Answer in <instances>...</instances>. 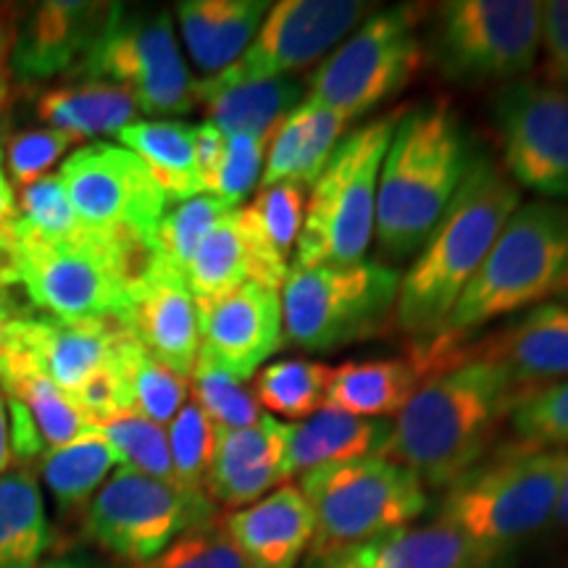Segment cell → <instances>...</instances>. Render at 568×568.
Listing matches in <instances>:
<instances>
[{"label": "cell", "instance_id": "1", "mask_svg": "<svg viewBox=\"0 0 568 568\" xmlns=\"http://www.w3.org/2000/svg\"><path fill=\"white\" fill-rule=\"evenodd\" d=\"M521 400L500 368L458 351L456 364L432 376L395 416L382 458L410 468L424 487L447 489L485 460Z\"/></svg>", "mask_w": 568, "mask_h": 568}, {"label": "cell", "instance_id": "2", "mask_svg": "<svg viewBox=\"0 0 568 568\" xmlns=\"http://www.w3.org/2000/svg\"><path fill=\"white\" fill-rule=\"evenodd\" d=\"M521 205V193L493 159L471 161L445 216L418 247V258L400 276L395 326L416 339H435L485 264L497 234Z\"/></svg>", "mask_w": 568, "mask_h": 568}, {"label": "cell", "instance_id": "3", "mask_svg": "<svg viewBox=\"0 0 568 568\" xmlns=\"http://www.w3.org/2000/svg\"><path fill=\"white\" fill-rule=\"evenodd\" d=\"M468 148L445 101L406 111L389 140L376 193L374 240L389 258L416 253L464 182Z\"/></svg>", "mask_w": 568, "mask_h": 568}, {"label": "cell", "instance_id": "4", "mask_svg": "<svg viewBox=\"0 0 568 568\" xmlns=\"http://www.w3.org/2000/svg\"><path fill=\"white\" fill-rule=\"evenodd\" d=\"M566 464L568 450L516 445L447 487L437 518L456 527L489 566L552 521Z\"/></svg>", "mask_w": 568, "mask_h": 568}, {"label": "cell", "instance_id": "5", "mask_svg": "<svg viewBox=\"0 0 568 568\" xmlns=\"http://www.w3.org/2000/svg\"><path fill=\"white\" fill-rule=\"evenodd\" d=\"M566 287L568 205L550 201L518 205L489 247L485 264L466 284L439 337L464 345L468 332L529 305H542Z\"/></svg>", "mask_w": 568, "mask_h": 568}, {"label": "cell", "instance_id": "6", "mask_svg": "<svg viewBox=\"0 0 568 568\" xmlns=\"http://www.w3.org/2000/svg\"><path fill=\"white\" fill-rule=\"evenodd\" d=\"M403 111H389L347 132L308 190L293 266L361 264L374 240L376 193L389 140Z\"/></svg>", "mask_w": 568, "mask_h": 568}, {"label": "cell", "instance_id": "7", "mask_svg": "<svg viewBox=\"0 0 568 568\" xmlns=\"http://www.w3.org/2000/svg\"><path fill=\"white\" fill-rule=\"evenodd\" d=\"M17 237L19 284L34 308L63 322H119L148 251L82 226L67 240Z\"/></svg>", "mask_w": 568, "mask_h": 568}, {"label": "cell", "instance_id": "8", "mask_svg": "<svg viewBox=\"0 0 568 568\" xmlns=\"http://www.w3.org/2000/svg\"><path fill=\"white\" fill-rule=\"evenodd\" d=\"M301 493L316 518L311 560L406 529L429 508L422 479L382 456L314 468Z\"/></svg>", "mask_w": 568, "mask_h": 568}, {"label": "cell", "instance_id": "9", "mask_svg": "<svg viewBox=\"0 0 568 568\" xmlns=\"http://www.w3.org/2000/svg\"><path fill=\"white\" fill-rule=\"evenodd\" d=\"M400 274L361 261L351 266H290L280 290L284 339L305 353L364 343L395 322Z\"/></svg>", "mask_w": 568, "mask_h": 568}, {"label": "cell", "instance_id": "10", "mask_svg": "<svg viewBox=\"0 0 568 568\" xmlns=\"http://www.w3.org/2000/svg\"><path fill=\"white\" fill-rule=\"evenodd\" d=\"M77 74L126 90L145 116H180L195 105V80L176 45L172 13L161 9L113 3Z\"/></svg>", "mask_w": 568, "mask_h": 568}, {"label": "cell", "instance_id": "11", "mask_svg": "<svg viewBox=\"0 0 568 568\" xmlns=\"http://www.w3.org/2000/svg\"><path fill=\"white\" fill-rule=\"evenodd\" d=\"M539 27L535 0H450L437 6L429 53L445 80L518 82L537 63Z\"/></svg>", "mask_w": 568, "mask_h": 568}, {"label": "cell", "instance_id": "12", "mask_svg": "<svg viewBox=\"0 0 568 568\" xmlns=\"http://www.w3.org/2000/svg\"><path fill=\"white\" fill-rule=\"evenodd\" d=\"M422 59L418 13L410 6L372 13L314 71L308 98L353 122L406 90Z\"/></svg>", "mask_w": 568, "mask_h": 568}, {"label": "cell", "instance_id": "13", "mask_svg": "<svg viewBox=\"0 0 568 568\" xmlns=\"http://www.w3.org/2000/svg\"><path fill=\"white\" fill-rule=\"evenodd\" d=\"M213 516L209 497H190L169 481L119 468L90 500L84 535L109 556L140 568Z\"/></svg>", "mask_w": 568, "mask_h": 568}, {"label": "cell", "instance_id": "14", "mask_svg": "<svg viewBox=\"0 0 568 568\" xmlns=\"http://www.w3.org/2000/svg\"><path fill=\"white\" fill-rule=\"evenodd\" d=\"M59 176L82 226L140 251H153L169 201L132 151L111 142H90L69 155Z\"/></svg>", "mask_w": 568, "mask_h": 568}, {"label": "cell", "instance_id": "15", "mask_svg": "<svg viewBox=\"0 0 568 568\" xmlns=\"http://www.w3.org/2000/svg\"><path fill=\"white\" fill-rule=\"evenodd\" d=\"M503 172L516 187L568 197V88L518 80L495 101Z\"/></svg>", "mask_w": 568, "mask_h": 568}, {"label": "cell", "instance_id": "16", "mask_svg": "<svg viewBox=\"0 0 568 568\" xmlns=\"http://www.w3.org/2000/svg\"><path fill=\"white\" fill-rule=\"evenodd\" d=\"M361 0H282L268 9L258 32L234 69L251 77H287L324 59L372 17Z\"/></svg>", "mask_w": 568, "mask_h": 568}, {"label": "cell", "instance_id": "17", "mask_svg": "<svg viewBox=\"0 0 568 568\" xmlns=\"http://www.w3.org/2000/svg\"><path fill=\"white\" fill-rule=\"evenodd\" d=\"M119 324L153 358L190 382L197 355H201V322H197V303L184 274L161 261L159 255H148L145 266L134 276L130 301L124 305Z\"/></svg>", "mask_w": 568, "mask_h": 568}, {"label": "cell", "instance_id": "18", "mask_svg": "<svg viewBox=\"0 0 568 568\" xmlns=\"http://www.w3.org/2000/svg\"><path fill=\"white\" fill-rule=\"evenodd\" d=\"M201 353L240 382L253 379L284 345L280 290L245 282L213 301L197 303Z\"/></svg>", "mask_w": 568, "mask_h": 568}, {"label": "cell", "instance_id": "19", "mask_svg": "<svg viewBox=\"0 0 568 568\" xmlns=\"http://www.w3.org/2000/svg\"><path fill=\"white\" fill-rule=\"evenodd\" d=\"M456 358L458 345L435 337L400 358L347 361L329 368L324 406L361 418L397 416L422 385L456 364Z\"/></svg>", "mask_w": 568, "mask_h": 568}, {"label": "cell", "instance_id": "20", "mask_svg": "<svg viewBox=\"0 0 568 568\" xmlns=\"http://www.w3.org/2000/svg\"><path fill=\"white\" fill-rule=\"evenodd\" d=\"M466 358L500 368L524 397L568 379V305L542 303L506 329L458 347Z\"/></svg>", "mask_w": 568, "mask_h": 568}, {"label": "cell", "instance_id": "21", "mask_svg": "<svg viewBox=\"0 0 568 568\" xmlns=\"http://www.w3.org/2000/svg\"><path fill=\"white\" fill-rule=\"evenodd\" d=\"M111 6L45 0L21 21L9 51V71L21 82H42L74 67L90 51Z\"/></svg>", "mask_w": 568, "mask_h": 568}, {"label": "cell", "instance_id": "22", "mask_svg": "<svg viewBox=\"0 0 568 568\" xmlns=\"http://www.w3.org/2000/svg\"><path fill=\"white\" fill-rule=\"evenodd\" d=\"M209 124L226 138H253L268 145L284 119L303 103V84L293 77H251L226 67L195 82Z\"/></svg>", "mask_w": 568, "mask_h": 568}, {"label": "cell", "instance_id": "23", "mask_svg": "<svg viewBox=\"0 0 568 568\" xmlns=\"http://www.w3.org/2000/svg\"><path fill=\"white\" fill-rule=\"evenodd\" d=\"M284 424L264 416L245 429H219L205 474V495L226 508H247L284 481Z\"/></svg>", "mask_w": 568, "mask_h": 568}, {"label": "cell", "instance_id": "24", "mask_svg": "<svg viewBox=\"0 0 568 568\" xmlns=\"http://www.w3.org/2000/svg\"><path fill=\"white\" fill-rule=\"evenodd\" d=\"M247 568H295L311 548L316 518L301 487L284 485L224 521Z\"/></svg>", "mask_w": 568, "mask_h": 568}, {"label": "cell", "instance_id": "25", "mask_svg": "<svg viewBox=\"0 0 568 568\" xmlns=\"http://www.w3.org/2000/svg\"><path fill=\"white\" fill-rule=\"evenodd\" d=\"M389 422L361 418L322 408L303 422L284 424V477L345 460L382 456L389 439Z\"/></svg>", "mask_w": 568, "mask_h": 568}, {"label": "cell", "instance_id": "26", "mask_svg": "<svg viewBox=\"0 0 568 568\" xmlns=\"http://www.w3.org/2000/svg\"><path fill=\"white\" fill-rule=\"evenodd\" d=\"M308 187L276 182L261 187L251 205H240L245 237L253 255V282L282 290L303 230Z\"/></svg>", "mask_w": 568, "mask_h": 568}, {"label": "cell", "instance_id": "27", "mask_svg": "<svg viewBox=\"0 0 568 568\" xmlns=\"http://www.w3.org/2000/svg\"><path fill=\"white\" fill-rule=\"evenodd\" d=\"M268 9L272 3L266 0H184L176 6L182 38L195 67L213 77L243 59Z\"/></svg>", "mask_w": 568, "mask_h": 568}, {"label": "cell", "instance_id": "28", "mask_svg": "<svg viewBox=\"0 0 568 568\" xmlns=\"http://www.w3.org/2000/svg\"><path fill=\"white\" fill-rule=\"evenodd\" d=\"M197 126L184 122H132L116 134L122 148L132 151L166 195L169 205L205 195L195 161Z\"/></svg>", "mask_w": 568, "mask_h": 568}, {"label": "cell", "instance_id": "29", "mask_svg": "<svg viewBox=\"0 0 568 568\" xmlns=\"http://www.w3.org/2000/svg\"><path fill=\"white\" fill-rule=\"evenodd\" d=\"M353 550L368 568H487L477 548L443 518L389 531Z\"/></svg>", "mask_w": 568, "mask_h": 568}, {"label": "cell", "instance_id": "30", "mask_svg": "<svg viewBox=\"0 0 568 568\" xmlns=\"http://www.w3.org/2000/svg\"><path fill=\"white\" fill-rule=\"evenodd\" d=\"M51 542V524L38 477L13 468L0 477V568H40Z\"/></svg>", "mask_w": 568, "mask_h": 568}, {"label": "cell", "instance_id": "31", "mask_svg": "<svg viewBox=\"0 0 568 568\" xmlns=\"http://www.w3.org/2000/svg\"><path fill=\"white\" fill-rule=\"evenodd\" d=\"M38 113L48 130L71 134L74 140L98 138V134H119L134 122L132 95L111 84L84 82L77 88H59L45 92L38 103Z\"/></svg>", "mask_w": 568, "mask_h": 568}, {"label": "cell", "instance_id": "32", "mask_svg": "<svg viewBox=\"0 0 568 568\" xmlns=\"http://www.w3.org/2000/svg\"><path fill=\"white\" fill-rule=\"evenodd\" d=\"M113 466H119L116 453L105 443L98 426L84 432L74 443L48 450L40 458L42 481L61 510L88 506L98 489L105 485Z\"/></svg>", "mask_w": 568, "mask_h": 568}, {"label": "cell", "instance_id": "33", "mask_svg": "<svg viewBox=\"0 0 568 568\" xmlns=\"http://www.w3.org/2000/svg\"><path fill=\"white\" fill-rule=\"evenodd\" d=\"M184 280L195 303L213 301L237 290L240 284L253 282V255L240 209L226 213L209 232L190 261Z\"/></svg>", "mask_w": 568, "mask_h": 568}, {"label": "cell", "instance_id": "34", "mask_svg": "<svg viewBox=\"0 0 568 568\" xmlns=\"http://www.w3.org/2000/svg\"><path fill=\"white\" fill-rule=\"evenodd\" d=\"M116 366L122 372L134 414L159 426L172 424L187 400V379L153 358L126 329L116 345Z\"/></svg>", "mask_w": 568, "mask_h": 568}, {"label": "cell", "instance_id": "35", "mask_svg": "<svg viewBox=\"0 0 568 568\" xmlns=\"http://www.w3.org/2000/svg\"><path fill=\"white\" fill-rule=\"evenodd\" d=\"M326 379H329V366L316 361H274L255 374L251 393L258 408L295 424L324 408Z\"/></svg>", "mask_w": 568, "mask_h": 568}, {"label": "cell", "instance_id": "36", "mask_svg": "<svg viewBox=\"0 0 568 568\" xmlns=\"http://www.w3.org/2000/svg\"><path fill=\"white\" fill-rule=\"evenodd\" d=\"M0 387L9 395V400L27 408L45 453L74 443L84 432L95 429V424L71 403V397L38 372H21L6 379Z\"/></svg>", "mask_w": 568, "mask_h": 568}, {"label": "cell", "instance_id": "37", "mask_svg": "<svg viewBox=\"0 0 568 568\" xmlns=\"http://www.w3.org/2000/svg\"><path fill=\"white\" fill-rule=\"evenodd\" d=\"M230 211H234L232 205H226L213 195H197L190 197V201L172 203L163 213L151 253L184 274L197 247L209 237V232Z\"/></svg>", "mask_w": 568, "mask_h": 568}, {"label": "cell", "instance_id": "38", "mask_svg": "<svg viewBox=\"0 0 568 568\" xmlns=\"http://www.w3.org/2000/svg\"><path fill=\"white\" fill-rule=\"evenodd\" d=\"M98 432L113 447L122 468H132V471L145 474V477L174 485L169 437L163 426L148 422L145 416L134 414V410H126V414H119L109 418V422L98 424Z\"/></svg>", "mask_w": 568, "mask_h": 568}, {"label": "cell", "instance_id": "39", "mask_svg": "<svg viewBox=\"0 0 568 568\" xmlns=\"http://www.w3.org/2000/svg\"><path fill=\"white\" fill-rule=\"evenodd\" d=\"M190 382H193V403L219 429H245L264 418L245 382L213 364L209 355H197Z\"/></svg>", "mask_w": 568, "mask_h": 568}, {"label": "cell", "instance_id": "40", "mask_svg": "<svg viewBox=\"0 0 568 568\" xmlns=\"http://www.w3.org/2000/svg\"><path fill=\"white\" fill-rule=\"evenodd\" d=\"M166 437L174 485L190 497H209L205 495V474H209L213 447H216V426L195 403H187L169 426Z\"/></svg>", "mask_w": 568, "mask_h": 568}, {"label": "cell", "instance_id": "41", "mask_svg": "<svg viewBox=\"0 0 568 568\" xmlns=\"http://www.w3.org/2000/svg\"><path fill=\"white\" fill-rule=\"evenodd\" d=\"M82 230V222L71 209L67 190L59 174L42 176L24 187L21 201L17 203V219H13V232L30 240H67Z\"/></svg>", "mask_w": 568, "mask_h": 568}, {"label": "cell", "instance_id": "42", "mask_svg": "<svg viewBox=\"0 0 568 568\" xmlns=\"http://www.w3.org/2000/svg\"><path fill=\"white\" fill-rule=\"evenodd\" d=\"M518 445L566 450L568 447V379L524 397L510 414Z\"/></svg>", "mask_w": 568, "mask_h": 568}, {"label": "cell", "instance_id": "43", "mask_svg": "<svg viewBox=\"0 0 568 568\" xmlns=\"http://www.w3.org/2000/svg\"><path fill=\"white\" fill-rule=\"evenodd\" d=\"M140 568H247V560L224 524L211 521L184 531L159 558Z\"/></svg>", "mask_w": 568, "mask_h": 568}, {"label": "cell", "instance_id": "44", "mask_svg": "<svg viewBox=\"0 0 568 568\" xmlns=\"http://www.w3.org/2000/svg\"><path fill=\"white\" fill-rule=\"evenodd\" d=\"M347 119L339 116L326 105L311 101H303V145H301V159H297V174L295 182H301L303 187H314L318 176H322L324 166L329 163L332 153L337 151V145L345 138Z\"/></svg>", "mask_w": 568, "mask_h": 568}, {"label": "cell", "instance_id": "45", "mask_svg": "<svg viewBox=\"0 0 568 568\" xmlns=\"http://www.w3.org/2000/svg\"><path fill=\"white\" fill-rule=\"evenodd\" d=\"M266 145L253 138H226L224 161L213 180L211 193L232 209H240L264 174Z\"/></svg>", "mask_w": 568, "mask_h": 568}, {"label": "cell", "instance_id": "46", "mask_svg": "<svg viewBox=\"0 0 568 568\" xmlns=\"http://www.w3.org/2000/svg\"><path fill=\"white\" fill-rule=\"evenodd\" d=\"M74 138L59 130H34L17 134L9 142V169L13 182L30 187L32 182H38L45 176L48 169L61 159L63 153L74 145Z\"/></svg>", "mask_w": 568, "mask_h": 568}, {"label": "cell", "instance_id": "47", "mask_svg": "<svg viewBox=\"0 0 568 568\" xmlns=\"http://www.w3.org/2000/svg\"><path fill=\"white\" fill-rule=\"evenodd\" d=\"M539 48L545 53V82L556 84V88H568V0L542 3Z\"/></svg>", "mask_w": 568, "mask_h": 568}, {"label": "cell", "instance_id": "48", "mask_svg": "<svg viewBox=\"0 0 568 568\" xmlns=\"http://www.w3.org/2000/svg\"><path fill=\"white\" fill-rule=\"evenodd\" d=\"M226 151V134H222L213 124H201L195 132V161H197V174H201L203 193L209 195L216 180L219 166L224 161Z\"/></svg>", "mask_w": 568, "mask_h": 568}, {"label": "cell", "instance_id": "49", "mask_svg": "<svg viewBox=\"0 0 568 568\" xmlns=\"http://www.w3.org/2000/svg\"><path fill=\"white\" fill-rule=\"evenodd\" d=\"M0 159H3V155H0ZM13 219H17V195H13L9 176H6L3 163H0V240L11 232Z\"/></svg>", "mask_w": 568, "mask_h": 568}, {"label": "cell", "instance_id": "50", "mask_svg": "<svg viewBox=\"0 0 568 568\" xmlns=\"http://www.w3.org/2000/svg\"><path fill=\"white\" fill-rule=\"evenodd\" d=\"M11 426H9V410H6L3 397H0V477L9 471L11 466Z\"/></svg>", "mask_w": 568, "mask_h": 568}, {"label": "cell", "instance_id": "51", "mask_svg": "<svg viewBox=\"0 0 568 568\" xmlns=\"http://www.w3.org/2000/svg\"><path fill=\"white\" fill-rule=\"evenodd\" d=\"M318 568H368L364 560L355 556L353 548H345V550H337V552H329V556L314 560Z\"/></svg>", "mask_w": 568, "mask_h": 568}, {"label": "cell", "instance_id": "52", "mask_svg": "<svg viewBox=\"0 0 568 568\" xmlns=\"http://www.w3.org/2000/svg\"><path fill=\"white\" fill-rule=\"evenodd\" d=\"M27 314L19 308V303L9 295V287H0V332Z\"/></svg>", "mask_w": 568, "mask_h": 568}, {"label": "cell", "instance_id": "53", "mask_svg": "<svg viewBox=\"0 0 568 568\" xmlns=\"http://www.w3.org/2000/svg\"><path fill=\"white\" fill-rule=\"evenodd\" d=\"M9 51L11 40L0 30V95H9Z\"/></svg>", "mask_w": 568, "mask_h": 568}, {"label": "cell", "instance_id": "54", "mask_svg": "<svg viewBox=\"0 0 568 568\" xmlns=\"http://www.w3.org/2000/svg\"><path fill=\"white\" fill-rule=\"evenodd\" d=\"M552 518L560 524V527H568V464H566V474L564 481H560V493H558V503H556V514Z\"/></svg>", "mask_w": 568, "mask_h": 568}, {"label": "cell", "instance_id": "55", "mask_svg": "<svg viewBox=\"0 0 568 568\" xmlns=\"http://www.w3.org/2000/svg\"><path fill=\"white\" fill-rule=\"evenodd\" d=\"M11 126V95H0V151H3V142L9 138Z\"/></svg>", "mask_w": 568, "mask_h": 568}, {"label": "cell", "instance_id": "56", "mask_svg": "<svg viewBox=\"0 0 568 568\" xmlns=\"http://www.w3.org/2000/svg\"><path fill=\"white\" fill-rule=\"evenodd\" d=\"M40 568H88L77 560H48V564H40Z\"/></svg>", "mask_w": 568, "mask_h": 568}, {"label": "cell", "instance_id": "57", "mask_svg": "<svg viewBox=\"0 0 568 568\" xmlns=\"http://www.w3.org/2000/svg\"><path fill=\"white\" fill-rule=\"evenodd\" d=\"M560 297H564V301H566V303H568V287H566V290H564V293H560Z\"/></svg>", "mask_w": 568, "mask_h": 568}]
</instances>
